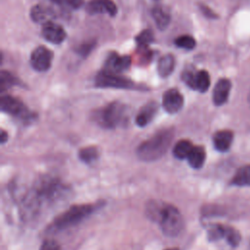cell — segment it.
<instances>
[{
    "label": "cell",
    "mask_w": 250,
    "mask_h": 250,
    "mask_svg": "<svg viewBox=\"0 0 250 250\" xmlns=\"http://www.w3.org/2000/svg\"><path fill=\"white\" fill-rule=\"evenodd\" d=\"M230 87V81L227 78H222L216 83L213 90V103L216 105H222L228 101Z\"/></svg>",
    "instance_id": "obj_14"
},
{
    "label": "cell",
    "mask_w": 250,
    "mask_h": 250,
    "mask_svg": "<svg viewBox=\"0 0 250 250\" xmlns=\"http://www.w3.org/2000/svg\"><path fill=\"white\" fill-rule=\"evenodd\" d=\"M100 156V149L96 146H89L81 148L78 151V157L84 163L90 164L96 161Z\"/></svg>",
    "instance_id": "obj_21"
},
{
    "label": "cell",
    "mask_w": 250,
    "mask_h": 250,
    "mask_svg": "<svg viewBox=\"0 0 250 250\" xmlns=\"http://www.w3.org/2000/svg\"><path fill=\"white\" fill-rule=\"evenodd\" d=\"M206 158V153L204 147L200 146H195L192 147L191 151L188 156V162L193 169H199L203 166Z\"/></svg>",
    "instance_id": "obj_20"
},
{
    "label": "cell",
    "mask_w": 250,
    "mask_h": 250,
    "mask_svg": "<svg viewBox=\"0 0 250 250\" xmlns=\"http://www.w3.org/2000/svg\"><path fill=\"white\" fill-rule=\"evenodd\" d=\"M86 11L90 15L107 14L113 17L117 13V7L112 0H90L86 5Z\"/></svg>",
    "instance_id": "obj_13"
},
{
    "label": "cell",
    "mask_w": 250,
    "mask_h": 250,
    "mask_svg": "<svg viewBox=\"0 0 250 250\" xmlns=\"http://www.w3.org/2000/svg\"><path fill=\"white\" fill-rule=\"evenodd\" d=\"M158 108V104L155 102L146 103L138 112L135 118V122L139 127H145L153 119Z\"/></svg>",
    "instance_id": "obj_15"
},
{
    "label": "cell",
    "mask_w": 250,
    "mask_h": 250,
    "mask_svg": "<svg viewBox=\"0 0 250 250\" xmlns=\"http://www.w3.org/2000/svg\"><path fill=\"white\" fill-rule=\"evenodd\" d=\"M72 8L77 9L83 4V0H65Z\"/></svg>",
    "instance_id": "obj_32"
},
{
    "label": "cell",
    "mask_w": 250,
    "mask_h": 250,
    "mask_svg": "<svg viewBox=\"0 0 250 250\" xmlns=\"http://www.w3.org/2000/svg\"><path fill=\"white\" fill-rule=\"evenodd\" d=\"M53 2H55V3H57V4H61L62 1V0H52Z\"/></svg>",
    "instance_id": "obj_34"
},
{
    "label": "cell",
    "mask_w": 250,
    "mask_h": 250,
    "mask_svg": "<svg viewBox=\"0 0 250 250\" xmlns=\"http://www.w3.org/2000/svg\"><path fill=\"white\" fill-rule=\"evenodd\" d=\"M247 101H248V104H250V91H249V94H248V97H247Z\"/></svg>",
    "instance_id": "obj_35"
},
{
    "label": "cell",
    "mask_w": 250,
    "mask_h": 250,
    "mask_svg": "<svg viewBox=\"0 0 250 250\" xmlns=\"http://www.w3.org/2000/svg\"><path fill=\"white\" fill-rule=\"evenodd\" d=\"M95 85L99 88H115L127 90H147L146 86L137 84L136 82L118 75V73L109 72L106 70L100 71L95 78Z\"/></svg>",
    "instance_id": "obj_6"
},
{
    "label": "cell",
    "mask_w": 250,
    "mask_h": 250,
    "mask_svg": "<svg viewBox=\"0 0 250 250\" xmlns=\"http://www.w3.org/2000/svg\"><path fill=\"white\" fill-rule=\"evenodd\" d=\"M193 146L188 140H181L176 143L173 147V154L178 159L188 158L189 152L191 151Z\"/></svg>",
    "instance_id": "obj_22"
},
{
    "label": "cell",
    "mask_w": 250,
    "mask_h": 250,
    "mask_svg": "<svg viewBox=\"0 0 250 250\" xmlns=\"http://www.w3.org/2000/svg\"><path fill=\"white\" fill-rule=\"evenodd\" d=\"M200 10H201V12L203 13V15H204L205 17L212 18V19L217 18V15H216L210 8H208V7L205 6V5H200Z\"/></svg>",
    "instance_id": "obj_31"
},
{
    "label": "cell",
    "mask_w": 250,
    "mask_h": 250,
    "mask_svg": "<svg viewBox=\"0 0 250 250\" xmlns=\"http://www.w3.org/2000/svg\"><path fill=\"white\" fill-rule=\"evenodd\" d=\"M17 85H21V81L15 75H13L9 71H5V70L1 71L0 90L2 93L5 92L6 90H8L9 88H11L13 86H17Z\"/></svg>",
    "instance_id": "obj_24"
},
{
    "label": "cell",
    "mask_w": 250,
    "mask_h": 250,
    "mask_svg": "<svg viewBox=\"0 0 250 250\" xmlns=\"http://www.w3.org/2000/svg\"><path fill=\"white\" fill-rule=\"evenodd\" d=\"M0 108L1 111L21 120H31L33 116L21 100L10 95H3L1 97Z\"/></svg>",
    "instance_id": "obj_7"
},
{
    "label": "cell",
    "mask_w": 250,
    "mask_h": 250,
    "mask_svg": "<svg viewBox=\"0 0 250 250\" xmlns=\"http://www.w3.org/2000/svg\"><path fill=\"white\" fill-rule=\"evenodd\" d=\"M152 41H153V33L149 29H145L136 36V42L139 47H148V45Z\"/></svg>",
    "instance_id": "obj_26"
},
{
    "label": "cell",
    "mask_w": 250,
    "mask_h": 250,
    "mask_svg": "<svg viewBox=\"0 0 250 250\" xmlns=\"http://www.w3.org/2000/svg\"><path fill=\"white\" fill-rule=\"evenodd\" d=\"M231 184L238 187L250 186V165L239 168L234 174Z\"/></svg>",
    "instance_id": "obj_23"
},
{
    "label": "cell",
    "mask_w": 250,
    "mask_h": 250,
    "mask_svg": "<svg viewBox=\"0 0 250 250\" xmlns=\"http://www.w3.org/2000/svg\"><path fill=\"white\" fill-rule=\"evenodd\" d=\"M151 17H152L156 26L160 30L165 29L169 25L170 21H171L170 13L162 6H155L151 10Z\"/></svg>",
    "instance_id": "obj_18"
},
{
    "label": "cell",
    "mask_w": 250,
    "mask_h": 250,
    "mask_svg": "<svg viewBox=\"0 0 250 250\" xmlns=\"http://www.w3.org/2000/svg\"><path fill=\"white\" fill-rule=\"evenodd\" d=\"M53 17H54V12L50 8L41 4L33 6L30 10V19L34 22L45 23L47 21H50Z\"/></svg>",
    "instance_id": "obj_17"
},
{
    "label": "cell",
    "mask_w": 250,
    "mask_h": 250,
    "mask_svg": "<svg viewBox=\"0 0 250 250\" xmlns=\"http://www.w3.org/2000/svg\"><path fill=\"white\" fill-rule=\"evenodd\" d=\"M165 250H179L178 248H168V249H165Z\"/></svg>",
    "instance_id": "obj_36"
},
{
    "label": "cell",
    "mask_w": 250,
    "mask_h": 250,
    "mask_svg": "<svg viewBox=\"0 0 250 250\" xmlns=\"http://www.w3.org/2000/svg\"><path fill=\"white\" fill-rule=\"evenodd\" d=\"M69 188L59 178L42 176L38 178L21 200V216L32 221L47 208L64 200L69 194Z\"/></svg>",
    "instance_id": "obj_1"
},
{
    "label": "cell",
    "mask_w": 250,
    "mask_h": 250,
    "mask_svg": "<svg viewBox=\"0 0 250 250\" xmlns=\"http://www.w3.org/2000/svg\"><path fill=\"white\" fill-rule=\"evenodd\" d=\"M175 58L173 55L168 54L161 57L158 61L157 64V72L158 75L162 78L168 77L175 68Z\"/></svg>",
    "instance_id": "obj_19"
},
{
    "label": "cell",
    "mask_w": 250,
    "mask_h": 250,
    "mask_svg": "<svg viewBox=\"0 0 250 250\" xmlns=\"http://www.w3.org/2000/svg\"><path fill=\"white\" fill-rule=\"evenodd\" d=\"M7 140H8V134L4 129H2L1 130V144H5Z\"/></svg>",
    "instance_id": "obj_33"
},
{
    "label": "cell",
    "mask_w": 250,
    "mask_h": 250,
    "mask_svg": "<svg viewBox=\"0 0 250 250\" xmlns=\"http://www.w3.org/2000/svg\"><path fill=\"white\" fill-rule=\"evenodd\" d=\"M42 36L48 42L52 44H61L64 41L66 33L62 26L58 23L53 22L52 21H47L42 26Z\"/></svg>",
    "instance_id": "obj_11"
},
{
    "label": "cell",
    "mask_w": 250,
    "mask_h": 250,
    "mask_svg": "<svg viewBox=\"0 0 250 250\" xmlns=\"http://www.w3.org/2000/svg\"><path fill=\"white\" fill-rule=\"evenodd\" d=\"M233 139V134L229 130H221L214 134L213 136V144L217 150L219 151H227Z\"/></svg>",
    "instance_id": "obj_16"
},
{
    "label": "cell",
    "mask_w": 250,
    "mask_h": 250,
    "mask_svg": "<svg viewBox=\"0 0 250 250\" xmlns=\"http://www.w3.org/2000/svg\"><path fill=\"white\" fill-rule=\"evenodd\" d=\"M175 45L177 47L185 49V50H192L195 47L196 42L192 36L185 34V35L178 36L175 39Z\"/></svg>",
    "instance_id": "obj_25"
},
{
    "label": "cell",
    "mask_w": 250,
    "mask_h": 250,
    "mask_svg": "<svg viewBox=\"0 0 250 250\" xmlns=\"http://www.w3.org/2000/svg\"><path fill=\"white\" fill-rule=\"evenodd\" d=\"M146 214L153 222L159 224L162 232L169 237L180 234L185 222L177 207L157 200L148 201L146 206Z\"/></svg>",
    "instance_id": "obj_2"
},
{
    "label": "cell",
    "mask_w": 250,
    "mask_h": 250,
    "mask_svg": "<svg viewBox=\"0 0 250 250\" xmlns=\"http://www.w3.org/2000/svg\"><path fill=\"white\" fill-rule=\"evenodd\" d=\"M53 52L44 46H38L30 55L31 67L39 72L47 71L52 64Z\"/></svg>",
    "instance_id": "obj_9"
},
{
    "label": "cell",
    "mask_w": 250,
    "mask_h": 250,
    "mask_svg": "<svg viewBox=\"0 0 250 250\" xmlns=\"http://www.w3.org/2000/svg\"><path fill=\"white\" fill-rule=\"evenodd\" d=\"M129 119V109L120 102H112L94 113V120L104 129H115L125 125Z\"/></svg>",
    "instance_id": "obj_5"
},
{
    "label": "cell",
    "mask_w": 250,
    "mask_h": 250,
    "mask_svg": "<svg viewBox=\"0 0 250 250\" xmlns=\"http://www.w3.org/2000/svg\"><path fill=\"white\" fill-rule=\"evenodd\" d=\"M103 202L72 205L52 221V223L46 229V233L54 234L76 226L94 213L97 209L101 208Z\"/></svg>",
    "instance_id": "obj_3"
},
{
    "label": "cell",
    "mask_w": 250,
    "mask_h": 250,
    "mask_svg": "<svg viewBox=\"0 0 250 250\" xmlns=\"http://www.w3.org/2000/svg\"><path fill=\"white\" fill-rule=\"evenodd\" d=\"M174 138L172 128L162 129L144 141L137 148V156L142 161L151 162L162 157L171 146Z\"/></svg>",
    "instance_id": "obj_4"
},
{
    "label": "cell",
    "mask_w": 250,
    "mask_h": 250,
    "mask_svg": "<svg viewBox=\"0 0 250 250\" xmlns=\"http://www.w3.org/2000/svg\"><path fill=\"white\" fill-rule=\"evenodd\" d=\"M40 250H61L59 243L53 239H45L42 243Z\"/></svg>",
    "instance_id": "obj_30"
},
{
    "label": "cell",
    "mask_w": 250,
    "mask_h": 250,
    "mask_svg": "<svg viewBox=\"0 0 250 250\" xmlns=\"http://www.w3.org/2000/svg\"><path fill=\"white\" fill-rule=\"evenodd\" d=\"M94 46H95V43H94V42H85V43H83V44H81V45H79V46L77 47L76 52H77L78 54H80L81 56L86 57V56L92 51V49L94 48Z\"/></svg>",
    "instance_id": "obj_29"
},
{
    "label": "cell",
    "mask_w": 250,
    "mask_h": 250,
    "mask_svg": "<svg viewBox=\"0 0 250 250\" xmlns=\"http://www.w3.org/2000/svg\"><path fill=\"white\" fill-rule=\"evenodd\" d=\"M225 235V226L223 225H212L208 229V238L211 241L221 239Z\"/></svg>",
    "instance_id": "obj_27"
},
{
    "label": "cell",
    "mask_w": 250,
    "mask_h": 250,
    "mask_svg": "<svg viewBox=\"0 0 250 250\" xmlns=\"http://www.w3.org/2000/svg\"><path fill=\"white\" fill-rule=\"evenodd\" d=\"M132 59L130 56H120L116 53H110L104 63V70L119 73L130 67Z\"/></svg>",
    "instance_id": "obj_12"
},
{
    "label": "cell",
    "mask_w": 250,
    "mask_h": 250,
    "mask_svg": "<svg viewBox=\"0 0 250 250\" xmlns=\"http://www.w3.org/2000/svg\"><path fill=\"white\" fill-rule=\"evenodd\" d=\"M162 105L168 113H177L184 105V97L177 89H169L163 94Z\"/></svg>",
    "instance_id": "obj_10"
},
{
    "label": "cell",
    "mask_w": 250,
    "mask_h": 250,
    "mask_svg": "<svg viewBox=\"0 0 250 250\" xmlns=\"http://www.w3.org/2000/svg\"><path fill=\"white\" fill-rule=\"evenodd\" d=\"M183 81L191 89L204 93L210 86V75L206 70L186 69L182 74Z\"/></svg>",
    "instance_id": "obj_8"
},
{
    "label": "cell",
    "mask_w": 250,
    "mask_h": 250,
    "mask_svg": "<svg viewBox=\"0 0 250 250\" xmlns=\"http://www.w3.org/2000/svg\"><path fill=\"white\" fill-rule=\"evenodd\" d=\"M224 237L232 246L237 245L239 243V241H240L239 232L236 229H232L230 227H226L225 226V235H224Z\"/></svg>",
    "instance_id": "obj_28"
}]
</instances>
